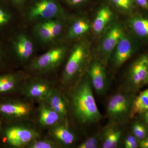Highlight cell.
<instances>
[{
    "label": "cell",
    "mask_w": 148,
    "mask_h": 148,
    "mask_svg": "<svg viewBox=\"0 0 148 148\" xmlns=\"http://www.w3.org/2000/svg\"><path fill=\"white\" fill-rule=\"evenodd\" d=\"M71 105L74 116L82 124H95L103 118L93 96L87 73L82 77L73 89Z\"/></svg>",
    "instance_id": "obj_1"
},
{
    "label": "cell",
    "mask_w": 148,
    "mask_h": 148,
    "mask_svg": "<svg viewBox=\"0 0 148 148\" xmlns=\"http://www.w3.org/2000/svg\"><path fill=\"white\" fill-rule=\"evenodd\" d=\"M135 98L134 91L127 90L113 95L106 109L109 123L121 125L130 118Z\"/></svg>",
    "instance_id": "obj_2"
},
{
    "label": "cell",
    "mask_w": 148,
    "mask_h": 148,
    "mask_svg": "<svg viewBox=\"0 0 148 148\" xmlns=\"http://www.w3.org/2000/svg\"><path fill=\"white\" fill-rule=\"evenodd\" d=\"M88 56V50L86 45L80 43L75 46L70 53L62 76V82L67 84L79 73Z\"/></svg>",
    "instance_id": "obj_3"
},
{
    "label": "cell",
    "mask_w": 148,
    "mask_h": 148,
    "mask_svg": "<svg viewBox=\"0 0 148 148\" xmlns=\"http://www.w3.org/2000/svg\"><path fill=\"white\" fill-rule=\"evenodd\" d=\"M124 34L119 24H114L107 29L99 46L97 58L106 65Z\"/></svg>",
    "instance_id": "obj_4"
},
{
    "label": "cell",
    "mask_w": 148,
    "mask_h": 148,
    "mask_svg": "<svg viewBox=\"0 0 148 148\" xmlns=\"http://www.w3.org/2000/svg\"><path fill=\"white\" fill-rule=\"evenodd\" d=\"M148 70V53L140 56L130 68L126 79L127 90L135 92L144 85Z\"/></svg>",
    "instance_id": "obj_5"
},
{
    "label": "cell",
    "mask_w": 148,
    "mask_h": 148,
    "mask_svg": "<svg viewBox=\"0 0 148 148\" xmlns=\"http://www.w3.org/2000/svg\"><path fill=\"white\" fill-rule=\"evenodd\" d=\"M38 132L23 126L10 127L5 132V137L9 144L12 147H21L27 146L39 137Z\"/></svg>",
    "instance_id": "obj_6"
},
{
    "label": "cell",
    "mask_w": 148,
    "mask_h": 148,
    "mask_svg": "<svg viewBox=\"0 0 148 148\" xmlns=\"http://www.w3.org/2000/svg\"><path fill=\"white\" fill-rule=\"evenodd\" d=\"M105 65L98 59L89 64L87 74L92 88L98 95H103L108 88V82Z\"/></svg>",
    "instance_id": "obj_7"
},
{
    "label": "cell",
    "mask_w": 148,
    "mask_h": 148,
    "mask_svg": "<svg viewBox=\"0 0 148 148\" xmlns=\"http://www.w3.org/2000/svg\"><path fill=\"white\" fill-rule=\"evenodd\" d=\"M66 53L63 47L53 48L44 53L34 61L31 65L33 70L46 72L53 70L61 63Z\"/></svg>",
    "instance_id": "obj_8"
},
{
    "label": "cell",
    "mask_w": 148,
    "mask_h": 148,
    "mask_svg": "<svg viewBox=\"0 0 148 148\" xmlns=\"http://www.w3.org/2000/svg\"><path fill=\"white\" fill-rule=\"evenodd\" d=\"M136 49L137 45L134 40L124 34L110 58L114 68L117 69L123 65L134 54Z\"/></svg>",
    "instance_id": "obj_9"
},
{
    "label": "cell",
    "mask_w": 148,
    "mask_h": 148,
    "mask_svg": "<svg viewBox=\"0 0 148 148\" xmlns=\"http://www.w3.org/2000/svg\"><path fill=\"white\" fill-rule=\"evenodd\" d=\"M61 8L54 0H39L35 3L29 11V17L32 19H52L59 15Z\"/></svg>",
    "instance_id": "obj_10"
},
{
    "label": "cell",
    "mask_w": 148,
    "mask_h": 148,
    "mask_svg": "<svg viewBox=\"0 0 148 148\" xmlns=\"http://www.w3.org/2000/svg\"><path fill=\"white\" fill-rule=\"evenodd\" d=\"M52 89L50 84L46 81L33 80L26 84L24 92L29 98L42 101H45Z\"/></svg>",
    "instance_id": "obj_11"
},
{
    "label": "cell",
    "mask_w": 148,
    "mask_h": 148,
    "mask_svg": "<svg viewBox=\"0 0 148 148\" xmlns=\"http://www.w3.org/2000/svg\"><path fill=\"white\" fill-rule=\"evenodd\" d=\"M119 125L109 123L101 133V146L103 148L118 147L122 138L123 131Z\"/></svg>",
    "instance_id": "obj_12"
},
{
    "label": "cell",
    "mask_w": 148,
    "mask_h": 148,
    "mask_svg": "<svg viewBox=\"0 0 148 148\" xmlns=\"http://www.w3.org/2000/svg\"><path fill=\"white\" fill-rule=\"evenodd\" d=\"M45 101L61 116L67 125L68 104L62 94L58 90L53 88Z\"/></svg>",
    "instance_id": "obj_13"
},
{
    "label": "cell",
    "mask_w": 148,
    "mask_h": 148,
    "mask_svg": "<svg viewBox=\"0 0 148 148\" xmlns=\"http://www.w3.org/2000/svg\"><path fill=\"white\" fill-rule=\"evenodd\" d=\"M32 110L31 106L25 102H12L0 105L1 113L16 118H23L28 116Z\"/></svg>",
    "instance_id": "obj_14"
},
{
    "label": "cell",
    "mask_w": 148,
    "mask_h": 148,
    "mask_svg": "<svg viewBox=\"0 0 148 148\" xmlns=\"http://www.w3.org/2000/svg\"><path fill=\"white\" fill-rule=\"evenodd\" d=\"M39 121L44 126H53L62 122L66 124L61 116L45 101H42L40 106Z\"/></svg>",
    "instance_id": "obj_15"
},
{
    "label": "cell",
    "mask_w": 148,
    "mask_h": 148,
    "mask_svg": "<svg viewBox=\"0 0 148 148\" xmlns=\"http://www.w3.org/2000/svg\"><path fill=\"white\" fill-rule=\"evenodd\" d=\"M113 13L109 7L104 5L99 9L93 20L92 28L95 34L103 32L112 18Z\"/></svg>",
    "instance_id": "obj_16"
},
{
    "label": "cell",
    "mask_w": 148,
    "mask_h": 148,
    "mask_svg": "<svg viewBox=\"0 0 148 148\" xmlns=\"http://www.w3.org/2000/svg\"><path fill=\"white\" fill-rule=\"evenodd\" d=\"M16 53L20 59L26 61L33 54L34 46L31 40L24 35H21L17 38L15 42Z\"/></svg>",
    "instance_id": "obj_17"
},
{
    "label": "cell",
    "mask_w": 148,
    "mask_h": 148,
    "mask_svg": "<svg viewBox=\"0 0 148 148\" xmlns=\"http://www.w3.org/2000/svg\"><path fill=\"white\" fill-rule=\"evenodd\" d=\"M51 133L56 140L64 145H71L75 141V136L65 124L59 123L54 125Z\"/></svg>",
    "instance_id": "obj_18"
},
{
    "label": "cell",
    "mask_w": 148,
    "mask_h": 148,
    "mask_svg": "<svg viewBox=\"0 0 148 148\" xmlns=\"http://www.w3.org/2000/svg\"><path fill=\"white\" fill-rule=\"evenodd\" d=\"M130 26L134 34L138 38L148 40V18L142 15H136L130 19Z\"/></svg>",
    "instance_id": "obj_19"
},
{
    "label": "cell",
    "mask_w": 148,
    "mask_h": 148,
    "mask_svg": "<svg viewBox=\"0 0 148 148\" xmlns=\"http://www.w3.org/2000/svg\"><path fill=\"white\" fill-rule=\"evenodd\" d=\"M148 110V88L142 91L135 97L130 115L132 119L137 115H141Z\"/></svg>",
    "instance_id": "obj_20"
},
{
    "label": "cell",
    "mask_w": 148,
    "mask_h": 148,
    "mask_svg": "<svg viewBox=\"0 0 148 148\" xmlns=\"http://www.w3.org/2000/svg\"><path fill=\"white\" fill-rule=\"evenodd\" d=\"M90 25L84 19H79L73 23L69 31V36L71 38L79 37L89 31Z\"/></svg>",
    "instance_id": "obj_21"
},
{
    "label": "cell",
    "mask_w": 148,
    "mask_h": 148,
    "mask_svg": "<svg viewBox=\"0 0 148 148\" xmlns=\"http://www.w3.org/2000/svg\"><path fill=\"white\" fill-rule=\"evenodd\" d=\"M18 80L16 77L6 75L0 77V92H8L13 90L17 85Z\"/></svg>",
    "instance_id": "obj_22"
},
{
    "label": "cell",
    "mask_w": 148,
    "mask_h": 148,
    "mask_svg": "<svg viewBox=\"0 0 148 148\" xmlns=\"http://www.w3.org/2000/svg\"><path fill=\"white\" fill-rule=\"evenodd\" d=\"M36 32L40 39L43 41L46 42L53 40L50 31L49 20L38 24L36 27Z\"/></svg>",
    "instance_id": "obj_23"
},
{
    "label": "cell",
    "mask_w": 148,
    "mask_h": 148,
    "mask_svg": "<svg viewBox=\"0 0 148 148\" xmlns=\"http://www.w3.org/2000/svg\"><path fill=\"white\" fill-rule=\"evenodd\" d=\"M132 134L140 141L148 136V125L143 121H135L132 125Z\"/></svg>",
    "instance_id": "obj_24"
},
{
    "label": "cell",
    "mask_w": 148,
    "mask_h": 148,
    "mask_svg": "<svg viewBox=\"0 0 148 148\" xmlns=\"http://www.w3.org/2000/svg\"><path fill=\"white\" fill-rule=\"evenodd\" d=\"M101 144V134L92 135L78 146V148H97Z\"/></svg>",
    "instance_id": "obj_25"
},
{
    "label": "cell",
    "mask_w": 148,
    "mask_h": 148,
    "mask_svg": "<svg viewBox=\"0 0 148 148\" xmlns=\"http://www.w3.org/2000/svg\"><path fill=\"white\" fill-rule=\"evenodd\" d=\"M115 7L122 11L130 12L134 8V0H109Z\"/></svg>",
    "instance_id": "obj_26"
},
{
    "label": "cell",
    "mask_w": 148,
    "mask_h": 148,
    "mask_svg": "<svg viewBox=\"0 0 148 148\" xmlns=\"http://www.w3.org/2000/svg\"><path fill=\"white\" fill-rule=\"evenodd\" d=\"M29 148H55L58 145L54 142L47 140H36L27 146Z\"/></svg>",
    "instance_id": "obj_27"
},
{
    "label": "cell",
    "mask_w": 148,
    "mask_h": 148,
    "mask_svg": "<svg viewBox=\"0 0 148 148\" xmlns=\"http://www.w3.org/2000/svg\"><path fill=\"white\" fill-rule=\"evenodd\" d=\"M51 32L52 39L58 36L61 34L63 29V24L58 20H49Z\"/></svg>",
    "instance_id": "obj_28"
},
{
    "label": "cell",
    "mask_w": 148,
    "mask_h": 148,
    "mask_svg": "<svg viewBox=\"0 0 148 148\" xmlns=\"http://www.w3.org/2000/svg\"><path fill=\"white\" fill-rule=\"evenodd\" d=\"M139 140L133 134L127 135L124 142L125 148H137L139 147Z\"/></svg>",
    "instance_id": "obj_29"
},
{
    "label": "cell",
    "mask_w": 148,
    "mask_h": 148,
    "mask_svg": "<svg viewBox=\"0 0 148 148\" xmlns=\"http://www.w3.org/2000/svg\"><path fill=\"white\" fill-rule=\"evenodd\" d=\"M10 16L3 10L0 8V26L4 25L8 22Z\"/></svg>",
    "instance_id": "obj_30"
},
{
    "label": "cell",
    "mask_w": 148,
    "mask_h": 148,
    "mask_svg": "<svg viewBox=\"0 0 148 148\" xmlns=\"http://www.w3.org/2000/svg\"><path fill=\"white\" fill-rule=\"evenodd\" d=\"M135 4L148 11V0H134Z\"/></svg>",
    "instance_id": "obj_31"
},
{
    "label": "cell",
    "mask_w": 148,
    "mask_h": 148,
    "mask_svg": "<svg viewBox=\"0 0 148 148\" xmlns=\"http://www.w3.org/2000/svg\"><path fill=\"white\" fill-rule=\"evenodd\" d=\"M88 0H66V2L72 5H77L86 2Z\"/></svg>",
    "instance_id": "obj_32"
},
{
    "label": "cell",
    "mask_w": 148,
    "mask_h": 148,
    "mask_svg": "<svg viewBox=\"0 0 148 148\" xmlns=\"http://www.w3.org/2000/svg\"><path fill=\"white\" fill-rule=\"evenodd\" d=\"M139 147L148 148V135L143 140L139 141Z\"/></svg>",
    "instance_id": "obj_33"
},
{
    "label": "cell",
    "mask_w": 148,
    "mask_h": 148,
    "mask_svg": "<svg viewBox=\"0 0 148 148\" xmlns=\"http://www.w3.org/2000/svg\"><path fill=\"white\" fill-rule=\"evenodd\" d=\"M140 115L142 116L143 122L148 125V110Z\"/></svg>",
    "instance_id": "obj_34"
},
{
    "label": "cell",
    "mask_w": 148,
    "mask_h": 148,
    "mask_svg": "<svg viewBox=\"0 0 148 148\" xmlns=\"http://www.w3.org/2000/svg\"><path fill=\"white\" fill-rule=\"evenodd\" d=\"M144 85H148V70L147 78H146L145 81V83H144Z\"/></svg>",
    "instance_id": "obj_35"
},
{
    "label": "cell",
    "mask_w": 148,
    "mask_h": 148,
    "mask_svg": "<svg viewBox=\"0 0 148 148\" xmlns=\"http://www.w3.org/2000/svg\"><path fill=\"white\" fill-rule=\"evenodd\" d=\"M13 1H15V2L17 3H21V2L23 1L24 0H13Z\"/></svg>",
    "instance_id": "obj_36"
}]
</instances>
